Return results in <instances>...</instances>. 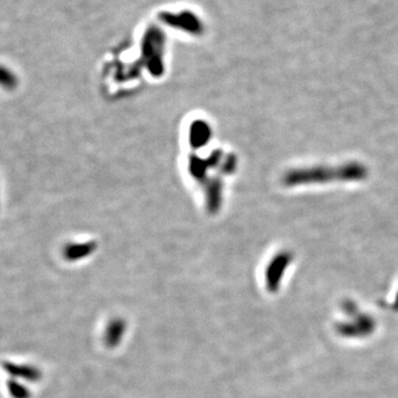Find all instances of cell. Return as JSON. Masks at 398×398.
I'll return each mask as SVG.
<instances>
[{
    "mask_svg": "<svg viewBox=\"0 0 398 398\" xmlns=\"http://www.w3.org/2000/svg\"><path fill=\"white\" fill-rule=\"evenodd\" d=\"M3 368L8 375L16 380H23L25 382L36 383L42 377V373L36 366L27 364H16L13 362H4Z\"/></svg>",
    "mask_w": 398,
    "mask_h": 398,
    "instance_id": "1",
    "label": "cell"
},
{
    "mask_svg": "<svg viewBox=\"0 0 398 398\" xmlns=\"http://www.w3.org/2000/svg\"><path fill=\"white\" fill-rule=\"evenodd\" d=\"M125 331H127V322L124 320L121 317L112 320L111 322L107 324L105 332V343L107 348H117L123 340Z\"/></svg>",
    "mask_w": 398,
    "mask_h": 398,
    "instance_id": "2",
    "label": "cell"
},
{
    "mask_svg": "<svg viewBox=\"0 0 398 398\" xmlns=\"http://www.w3.org/2000/svg\"><path fill=\"white\" fill-rule=\"evenodd\" d=\"M18 86V78L11 69L0 64V86L5 90L16 89Z\"/></svg>",
    "mask_w": 398,
    "mask_h": 398,
    "instance_id": "3",
    "label": "cell"
},
{
    "mask_svg": "<svg viewBox=\"0 0 398 398\" xmlns=\"http://www.w3.org/2000/svg\"><path fill=\"white\" fill-rule=\"evenodd\" d=\"M8 392L13 398H30L31 393L21 380L11 378L7 382Z\"/></svg>",
    "mask_w": 398,
    "mask_h": 398,
    "instance_id": "4",
    "label": "cell"
}]
</instances>
